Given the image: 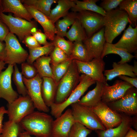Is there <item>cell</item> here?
Returning <instances> with one entry per match:
<instances>
[{
    "label": "cell",
    "instance_id": "cell-22",
    "mask_svg": "<svg viewBox=\"0 0 137 137\" xmlns=\"http://www.w3.org/2000/svg\"><path fill=\"white\" fill-rule=\"evenodd\" d=\"M41 87V92L43 100L45 104L50 107L54 103L57 85L52 78L43 77Z\"/></svg>",
    "mask_w": 137,
    "mask_h": 137
},
{
    "label": "cell",
    "instance_id": "cell-9",
    "mask_svg": "<svg viewBox=\"0 0 137 137\" xmlns=\"http://www.w3.org/2000/svg\"><path fill=\"white\" fill-rule=\"evenodd\" d=\"M119 113L130 116L137 115V89L132 87L119 99L106 104Z\"/></svg>",
    "mask_w": 137,
    "mask_h": 137
},
{
    "label": "cell",
    "instance_id": "cell-14",
    "mask_svg": "<svg viewBox=\"0 0 137 137\" xmlns=\"http://www.w3.org/2000/svg\"><path fill=\"white\" fill-rule=\"evenodd\" d=\"M53 120L50 137H68L75 123L71 109H68L60 116Z\"/></svg>",
    "mask_w": 137,
    "mask_h": 137
},
{
    "label": "cell",
    "instance_id": "cell-34",
    "mask_svg": "<svg viewBox=\"0 0 137 137\" xmlns=\"http://www.w3.org/2000/svg\"><path fill=\"white\" fill-rule=\"evenodd\" d=\"M69 57L73 60L85 62L89 61L87 49L82 41L74 42L72 53Z\"/></svg>",
    "mask_w": 137,
    "mask_h": 137
},
{
    "label": "cell",
    "instance_id": "cell-49",
    "mask_svg": "<svg viewBox=\"0 0 137 137\" xmlns=\"http://www.w3.org/2000/svg\"><path fill=\"white\" fill-rule=\"evenodd\" d=\"M124 137H137V132L131 128Z\"/></svg>",
    "mask_w": 137,
    "mask_h": 137
},
{
    "label": "cell",
    "instance_id": "cell-40",
    "mask_svg": "<svg viewBox=\"0 0 137 137\" xmlns=\"http://www.w3.org/2000/svg\"><path fill=\"white\" fill-rule=\"evenodd\" d=\"M50 56L52 64L56 65L65 61L70 57L62 50L59 47L55 46L50 53Z\"/></svg>",
    "mask_w": 137,
    "mask_h": 137
},
{
    "label": "cell",
    "instance_id": "cell-5",
    "mask_svg": "<svg viewBox=\"0 0 137 137\" xmlns=\"http://www.w3.org/2000/svg\"><path fill=\"white\" fill-rule=\"evenodd\" d=\"M75 122L79 123L91 130H105L106 129L91 108L77 103L71 105Z\"/></svg>",
    "mask_w": 137,
    "mask_h": 137
},
{
    "label": "cell",
    "instance_id": "cell-33",
    "mask_svg": "<svg viewBox=\"0 0 137 137\" xmlns=\"http://www.w3.org/2000/svg\"><path fill=\"white\" fill-rule=\"evenodd\" d=\"M53 43L51 42L47 45L36 47L28 48L29 54L27 60V62L32 64L38 58L50 53L54 48Z\"/></svg>",
    "mask_w": 137,
    "mask_h": 137
},
{
    "label": "cell",
    "instance_id": "cell-28",
    "mask_svg": "<svg viewBox=\"0 0 137 137\" xmlns=\"http://www.w3.org/2000/svg\"><path fill=\"white\" fill-rule=\"evenodd\" d=\"M111 54H117L121 58V60L117 63L122 64L130 61L135 57L134 56L123 49L115 47L112 43H106L101 58L103 59L106 55Z\"/></svg>",
    "mask_w": 137,
    "mask_h": 137
},
{
    "label": "cell",
    "instance_id": "cell-54",
    "mask_svg": "<svg viewBox=\"0 0 137 137\" xmlns=\"http://www.w3.org/2000/svg\"><path fill=\"white\" fill-rule=\"evenodd\" d=\"M2 12V0H0V12Z\"/></svg>",
    "mask_w": 137,
    "mask_h": 137
},
{
    "label": "cell",
    "instance_id": "cell-27",
    "mask_svg": "<svg viewBox=\"0 0 137 137\" xmlns=\"http://www.w3.org/2000/svg\"><path fill=\"white\" fill-rule=\"evenodd\" d=\"M51 61L50 56H44L37 59L33 63L38 74L41 78L50 77L54 80L52 70L50 64Z\"/></svg>",
    "mask_w": 137,
    "mask_h": 137
},
{
    "label": "cell",
    "instance_id": "cell-18",
    "mask_svg": "<svg viewBox=\"0 0 137 137\" xmlns=\"http://www.w3.org/2000/svg\"><path fill=\"white\" fill-rule=\"evenodd\" d=\"M32 18L42 27L47 39L52 41L57 33L55 24L49 17L33 7L23 4Z\"/></svg>",
    "mask_w": 137,
    "mask_h": 137
},
{
    "label": "cell",
    "instance_id": "cell-45",
    "mask_svg": "<svg viewBox=\"0 0 137 137\" xmlns=\"http://www.w3.org/2000/svg\"><path fill=\"white\" fill-rule=\"evenodd\" d=\"M9 32L8 27L0 19V41H4Z\"/></svg>",
    "mask_w": 137,
    "mask_h": 137
},
{
    "label": "cell",
    "instance_id": "cell-8",
    "mask_svg": "<svg viewBox=\"0 0 137 137\" xmlns=\"http://www.w3.org/2000/svg\"><path fill=\"white\" fill-rule=\"evenodd\" d=\"M4 41L6 51L5 63L14 65L15 64H20L25 62L29 54L22 46L14 35L9 32Z\"/></svg>",
    "mask_w": 137,
    "mask_h": 137
},
{
    "label": "cell",
    "instance_id": "cell-32",
    "mask_svg": "<svg viewBox=\"0 0 137 137\" xmlns=\"http://www.w3.org/2000/svg\"><path fill=\"white\" fill-rule=\"evenodd\" d=\"M23 4L32 6L49 17L52 4L57 2V0H22Z\"/></svg>",
    "mask_w": 137,
    "mask_h": 137
},
{
    "label": "cell",
    "instance_id": "cell-36",
    "mask_svg": "<svg viewBox=\"0 0 137 137\" xmlns=\"http://www.w3.org/2000/svg\"><path fill=\"white\" fill-rule=\"evenodd\" d=\"M73 60L70 58L67 60L56 65L50 66L54 77L57 85L61 79L66 73Z\"/></svg>",
    "mask_w": 137,
    "mask_h": 137
},
{
    "label": "cell",
    "instance_id": "cell-7",
    "mask_svg": "<svg viewBox=\"0 0 137 137\" xmlns=\"http://www.w3.org/2000/svg\"><path fill=\"white\" fill-rule=\"evenodd\" d=\"M7 114L9 120L19 123L25 116L32 112L35 108L28 95L20 96L11 103H8Z\"/></svg>",
    "mask_w": 137,
    "mask_h": 137
},
{
    "label": "cell",
    "instance_id": "cell-46",
    "mask_svg": "<svg viewBox=\"0 0 137 137\" xmlns=\"http://www.w3.org/2000/svg\"><path fill=\"white\" fill-rule=\"evenodd\" d=\"M122 80L125 81L136 88H137V77H131L125 75H120L118 76Z\"/></svg>",
    "mask_w": 137,
    "mask_h": 137
},
{
    "label": "cell",
    "instance_id": "cell-41",
    "mask_svg": "<svg viewBox=\"0 0 137 137\" xmlns=\"http://www.w3.org/2000/svg\"><path fill=\"white\" fill-rule=\"evenodd\" d=\"M21 72L23 77L30 79L35 77L38 74L37 71L33 64L24 62L21 64Z\"/></svg>",
    "mask_w": 137,
    "mask_h": 137
},
{
    "label": "cell",
    "instance_id": "cell-39",
    "mask_svg": "<svg viewBox=\"0 0 137 137\" xmlns=\"http://www.w3.org/2000/svg\"><path fill=\"white\" fill-rule=\"evenodd\" d=\"M92 131L81 124L75 122L71 128L68 137H87Z\"/></svg>",
    "mask_w": 137,
    "mask_h": 137
},
{
    "label": "cell",
    "instance_id": "cell-31",
    "mask_svg": "<svg viewBox=\"0 0 137 137\" xmlns=\"http://www.w3.org/2000/svg\"><path fill=\"white\" fill-rule=\"evenodd\" d=\"M77 18V12H72L57 21L55 23L56 35L63 37L65 36L68 27L73 24Z\"/></svg>",
    "mask_w": 137,
    "mask_h": 137
},
{
    "label": "cell",
    "instance_id": "cell-29",
    "mask_svg": "<svg viewBox=\"0 0 137 137\" xmlns=\"http://www.w3.org/2000/svg\"><path fill=\"white\" fill-rule=\"evenodd\" d=\"M118 6L120 10L127 13L131 26H137V0H123Z\"/></svg>",
    "mask_w": 137,
    "mask_h": 137
},
{
    "label": "cell",
    "instance_id": "cell-11",
    "mask_svg": "<svg viewBox=\"0 0 137 137\" xmlns=\"http://www.w3.org/2000/svg\"><path fill=\"white\" fill-rule=\"evenodd\" d=\"M23 79L27 90L28 95L32 101L35 108L40 111L48 112L49 108L45 104L42 96V78L38 74L33 78L27 79L23 76Z\"/></svg>",
    "mask_w": 137,
    "mask_h": 137
},
{
    "label": "cell",
    "instance_id": "cell-17",
    "mask_svg": "<svg viewBox=\"0 0 137 137\" xmlns=\"http://www.w3.org/2000/svg\"><path fill=\"white\" fill-rule=\"evenodd\" d=\"M13 66L9 64L6 70L0 74V98L5 100L8 104L19 96L18 93L13 89L12 86L11 78Z\"/></svg>",
    "mask_w": 137,
    "mask_h": 137
},
{
    "label": "cell",
    "instance_id": "cell-16",
    "mask_svg": "<svg viewBox=\"0 0 137 137\" xmlns=\"http://www.w3.org/2000/svg\"><path fill=\"white\" fill-rule=\"evenodd\" d=\"M82 42L87 49L89 61L94 58H101L106 43L104 27Z\"/></svg>",
    "mask_w": 137,
    "mask_h": 137
},
{
    "label": "cell",
    "instance_id": "cell-48",
    "mask_svg": "<svg viewBox=\"0 0 137 137\" xmlns=\"http://www.w3.org/2000/svg\"><path fill=\"white\" fill-rule=\"evenodd\" d=\"M5 44L0 41V61H4L6 56Z\"/></svg>",
    "mask_w": 137,
    "mask_h": 137
},
{
    "label": "cell",
    "instance_id": "cell-13",
    "mask_svg": "<svg viewBox=\"0 0 137 137\" xmlns=\"http://www.w3.org/2000/svg\"><path fill=\"white\" fill-rule=\"evenodd\" d=\"M91 108L106 129L117 127L122 122L121 113L113 110L101 101Z\"/></svg>",
    "mask_w": 137,
    "mask_h": 137
},
{
    "label": "cell",
    "instance_id": "cell-19",
    "mask_svg": "<svg viewBox=\"0 0 137 137\" xmlns=\"http://www.w3.org/2000/svg\"><path fill=\"white\" fill-rule=\"evenodd\" d=\"M113 44L115 47L124 49L129 53H134V56L136 59L137 26L133 27L130 24L128 28L125 30L119 40L117 43Z\"/></svg>",
    "mask_w": 137,
    "mask_h": 137
},
{
    "label": "cell",
    "instance_id": "cell-12",
    "mask_svg": "<svg viewBox=\"0 0 137 137\" xmlns=\"http://www.w3.org/2000/svg\"><path fill=\"white\" fill-rule=\"evenodd\" d=\"M77 18L83 27L88 38L104 27V16L89 11L77 12Z\"/></svg>",
    "mask_w": 137,
    "mask_h": 137
},
{
    "label": "cell",
    "instance_id": "cell-50",
    "mask_svg": "<svg viewBox=\"0 0 137 137\" xmlns=\"http://www.w3.org/2000/svg\"><path fill=\"white\" fill-rule=\"evenodd\" d=\"M132 118V126L136 130H137V115H134Z\"/></svg>",
    "mask_w": 137,
    "mask_h": 137
},
{
    "label": "cell",
    "instance_id": "cell-1",
    "mask_svg": "<svg viewBox=\"0 0 137 137\" xmlns=\"http://www.w3.org/2000/svg\"><path fill=\"white\" fill-rule=\"evenodd\" d=\"M52 117L45 112L35 111L24 117L19 123L23 130L36 137H50Z\"/></svg>",
    "mask_w": 137,
    "mask_h": 137
},
{
    "label": "cell",
    "instance_id": "cell-21",
    "mask_svg": "<svg viewBox=\"0 0 137 137\" xmlns=\"http://www.w3.org/2000/svg\"><path fill=\"white\" fill-rule=\"evenodd\" d=\"M2 12H11L14 16L31 22L33 18L23 4L19 0H2Z\"/></svg>",
    "mask_w": 137,
    "mask_h": 137
},
{
    "label": "cell",
    "instance_id": "cell-15",
    "mask_svg": "<svg viewBox=\"0 0 137 137\" xmlns=\"http://www.w3.org/2000/svg\"><path fill=\"white\" fill-rule=\"evenodd\" d=\"M128 83L117 80L112 85L103 84L101 101L105 104L116 101L123 97L127 90L132 87Z\"/></svg>",
    "mask_w": 137,
    "mask_h": 137
},
{
    "label": "cell",
    "instance_id": "cell-30",
    "mask_svg": "<svg viewBox=\"0 0 137 137\" xmlns=\"http://www.w3.org/2000/svg\"><path fill=\"white\" fill-rule=\"evenodd\" d=\"M65 36L72 42H83L88 38L83 27L77 18L66 33Z\"/></svg>",
    "mask_w": 137,
    "mask_h": 137
},
{
    "label": "cell",
    "instance_id": "cell-10",
    "mask_svg": "<svg viewBox=\"0 0 137 137\" xmlns=\"http://www.w3.org/2000/svg\"><path fill=\"white\" fill-rule=\"evenodd\" d=\"M79 73L85 74L96 82L107 83L103 72L105 63L101 57L94 58L88 62L74 60Z\"/></svg>",
    "mask_w": 137,
    "mask_h": 137
},
{
    "label": "cell",
    "instance_id": "cell-3",
    "mask_svg": "<svg viewBox=\"0 0 137 137\" xmlns=\"http://www.w3.org/2000/svg\"><path fill=\"white\" fill-rule=\"evenodd\" d=\"M74 60L57 85L54 103H61L66 100L79 83L80 76Z\"/></svg>",
    "mask_w": 137,
    "mask_h": 137
},
{
    "label": "cell",
    "instance_id": "cell-51",
    "mask_svg": "<svg viewBox=\"0 0 137 137\" xmlns=\"http://www.w3.org/2000/svg\"><path fill=\"white\" fill-rule=\"evenodd\" d=\"M19 137H32L31 135L25 131H23L20 133Z\"/></svg>",
    "mask_w": 137,
    "mask_h": 137
},
{
    "label": "cell",
    "instance_id": "cell-52",
    "mask_svg": "<svg viewBox=\"0 0 137 137\" xmlns=\"http://www.w3.org/2000/svg\"><path fill=\"white\" fill-rule=\"evenodd\" d=\"M132 71L137 76V62L134 60V62L133 65V66Z\"/></svg>",
    "mask_w": 137,
    "mask_h": 137
},
{
    "label": "cell",
    "instance_id": "cell-26",
    "mask_svg": "<svg viewBox=\"0 0 137 137\" xmlns=\"http://www.w3.org/2000/svg\"><path fill=\"white\" fill-rule=\"evenodd\" d=\"M98 0H84L80 1L75 0V5L72 8L73 12H78L83 11L94 12L103 16H105L106 12L100 7L96 4Z\"/></svg>",
    "mask_w": 137,
    "mask_h": 137
},
{
    "label": "cell",
    "instance_id": "cell-47",
    "mask_svg": "<svg viewBox=\"0 0 137 137\" xmlns=\"http://www.w3.org/2000/svg\"><path fill=\"white\" fill-rule=\"evenodd\" d=\"M8 111L3 106L0 107V136L3 131V122L4 114H7Z\"/></svg>",
    "mask_w": 137,
    "mask_h": 137
},
{
    "label": "cell",
    "instance_id": "cell-44",
    "mask_svg": "<svg viewBox=\"0 0 137 137\" xmlns=\"http://www.w3.org/2000/svg\"><path fill=\"white\" fill-rule=\"evenodd\" d=\"M22 42L25 44L28 48H31L41 46L35 38L30 35L26 36L23 39Z\"/></svg>",
    "mask_w": 137,
    "mask_h": 137
},
{
    "label": "cell",
    "instance_id": "cell-6",
    "mask_svg": "<svg viewBox=\"0 0 137 137\" xmlns=\"http://www.w3.org/2000/svg\"><path fill=\"white\" fill-rule=\"evenodd\" d=\"M0 19L8 27L10 32L16 35L20 41L37 30V25L34 21H29L2 12H0Z\"/></svg>",
    "mask_w": 137,
    "mask_h": 137
},
{
    "label": "cell",
    "instance_id": "cell-38",
    "mask_svg": "<svg viewBox=\"0 0 137 137\" xmlns=\"http://www.w3.org/2000/svg\"><path fill=\"white\" fill-rule=\"evenodd\" d=\"M54 46L59 47L69 57L70 56L73 46V43L65 40L63 37L56 35L52 41Z\"/></svg>",
    "mask_w": 137,
    "mask_h": 137
},
{
    "label": "cell",
    "instance_id": "cell-25",
    "mask_svg": "<svg viewBox=\"0 0 137 137\" xmlns=\"http://www.w3.org/2000/svg\"><path fill=\"white\" fill-rule=\"evenodd\" d=\"M75 0H57V4L51 10L48 17L53 23H55L60 18L63 17L69 13V9L75 5Z\"/></svg>",
    "mask_w": 137,
    "mask_h": 137
},
{
    "label": "cell",
    "instance_id": "cell-20",
    "mask_svg": "<svg viewBox=\"0 0 137 137\" xmlns=\"http://www.w3.org/2000/svg\"><path fill=\"white\" fill-rule=\"evenodd\" d=\"M122 121L117 127L105 130H95L97 137H124L132 126V118L130 116L120 113Z\"/></svg>",
    "mask_w": 137,
    "mask_h": 137
},
{
    "label": "cell",
    "instance_id": "cell-43",
    "mask_svg": "<svg viewBox=\"0 0 137 137\" xmlns=\"http://www.w3.org/2000/svg\"><path fill=\"white\" fill-rule=\"evenodd\" d=\"M31 34L41 45H46L49 43L47 41V38L46 35L42 32L40 30L37 29L36 31L32 33Z\"/></svg>",
    "mask_w": 137,
    "mask_h": 137
},
{
    "label": "cell",
    "instance_id": "cell-37",
    "mask_svg": "<svg viewBox=\"0 0 137 137\" xmlns=\"http://www.w3.org/2000/svg\"><path fill=\"white\" fill-rule=\"evenodd\" d=\"M14 66L12 79L16 87L18 93L22 96L28 95L27 90L24 83L21 73L19 71L16 64H14Z\"/></svg>",
    "mask_w": 137,
    "mask_h": 137
},
{
    "label": "cell",
    "instance_id": "cell-23",
    "mask_svg": "<svg viewBox=\"0 0 137 137\" xmlns=\"http://www.w3.org/2000/svg\"><path fill=\"white\" fill-rule=\"evenodd\" d=\"M113 68L105 70L104 76L106 81H110L120 75H125L131 77H135L137 76L133 72V65L127 63H118L116 62L113 63Z\"/></svg>",
    "mask_w": 137,
    "mask_h": 137
},
{
    "label": "cell",
    "instance_id": "cell-35",
    "mask_svg": "<svg viewBox=\"0 0 137 137\" xmlns=\"http://www.w3.org/2000/svg\"><path fill=\"white\" fill-rule=\"evenodd\" d=\"M2 132L0 137H19L23 131L20 123L8 120L4 122Z\"/></svg>",
    "mask_w": 137,
    "mask_h": 137
},
{
    "label": "cell",
    "instance_id": "cell-53",
    "mask_svg": "<svg viewBox=\"0 0 137 137\" xmlns=\"http://www.w3.org/2000/svg\"><path fill=\"white\" fill-rule=\"evenodd\" d=\"M6 64L4 61H0V74L2 70L6 68L5 65Z\"/></svg>",
    "mask_w": 137,
    "mask_h": 137
},
{
    "label": "cell",
    "instance_id": "cell-2",
    "mask_svg": "<svg viewBox=\"0 0 137 137\" xmlns=\"http://www.w3.org/2000/svg\"><path fill=\"white\" fill-rule=\"evenodd\" d=\"M128 23L130 21L127 13L118 7L106 12L104 16V36L106 42L112 43Z\"/></svg>",
    "mask_w": 137,
    "mask_h": 137
},
{
    "label": "cell",
    "instance_id": "cell-42",
    "mask_svg": "<svg viewBox=\"0 0 137 137\" xmlns=\"http://www.w3.org/2000/svg\"><path fill=\"white\" fill-rule=\"evenodd\" d=\"M123 0H103L100 5L106 12L115 9L119 6Z\"/></svg>",
    "mask_w": 137,
    "mask_h": 137
},
{
    "label": "cell",
    "instance_id": "cell-4",
    "mask_svg": "<svg viewBox=\"0 0 137 137\" xmlns=\"http://www.w3.org/2000/svg\"><path fill=\"white\" fill-rule=\"evenodd\" d=\"M96 82L88 76L81 75L79 83L67 99L61 103L52 105L50 107L51 114L56 118L60 116L68 106L78 102L89 88Z\"/></svg>",
    "mask_w": 137,
    "mask_h": 137
},
{
    "label": "cell",
    "instance_id": "cell-24",
    "mask_svg": "<svg viewBox=\"0 0 137 137\" xmlns=\"http://www.w3.org/2000/svg\"><path fill=\"white\" fill-rule=\"evenodd\" d=\"M95 87L88 93L77 102L78 104L91 108L101 101L103 84L96 82Z\"/></svg>",
    "mask_w": 137,
    "mask_h": 137
}]
</instances>
